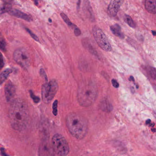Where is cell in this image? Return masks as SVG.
Segmentation results:
<instances>
[{
  "label": "cell",
  "mask_w": 156,
  "mask_h": 156,
  "mask_svg": "<svg viewBox=\"0 0 156 156\" xmlns=\"http://www.w3.org/2000/svg\"><path fill=\"white\" fill-rule=\"evenodd\" d=\"M9 117L11 126L16 130H23L27 126L30 120L28 107L21 100L13 101L9 108Z\"/></svg>",
  "instance_id": "1"
},
{
  "label": "cell",
  "mask_w": 156,
  "mask_h": 156,
  "mask_svg": "<svg viewBox=\"0 0 156 156\" xmlns=\"http://www.w3.org/2000/svg\"><path fill=\"white\" fill-rule=\"evenodd\" d=\"M66 124L74 137L81 140L86 136L88 131V122L85 117L78 114L71 113L67 116Z\"/></svg>",
  "instance_id": "2"
},
{
  "label": "cell",
  "mask_w": 156,
  "mask_h": 156,
  "mask_svg": "<svg viewBox=\"0 0 156 156\" xmlns=\"http://www.w3.org/2000/svg\"><path fill=\"white\" fill-rule=\"evenodd\" d=\"M98 96L97 87L91 80L81 83L77 90V100L81 106L87 107L93 104Z\"/></svg>",
  "instance_id": "3"
},
{
  "label": "cell",
  "mask_w": 156,
  "mask_h": 156,
  "mask_svg": "<svg viewBox=\"0 0 156 156\" xmlns=\"http://www.w3.org/2000/svg\"><path fill=\"white\" fill-rule=\"evenodd\" d=\"M52 147L57 155L64 156L68 155L70 151L69 145L63 136L56 134L52 139Z\"/></svg>",
  "instance_id": "4"
},
{
  "label": "cell",
  "mask_w": 156,
  "mask_h": 156,
  "mask_svg": "<svg viewBox=\"0 0 156 156\" xmlns=\"http://www.w3.org/2000/svg\"><path fill=\"white\" fill-rule=\"evenodd\" d=\"M58 89V83L56 80L45 83L42 87V98L43 102L49 104L53 99Z\"/></svg>",
  "instance_id": "5"
},
{
  "label": "cell",
  "mask_w": 156,
  "mask_h": 156,
  "mask_svg": "<svg viewBox=\"0 0 156 156\" xmlns=\"http://www.w3.org/2000/svg\"><path fill=\"white\" fill-rule=\"evenodd\" d=\"M93 34L96 42L102 50L107 52L111 51V45L104 32L100 28L97 26L93 27Z\"/></svg>",
  "instance_id": "6"
},
{
  "label": "cell",
  "mask_w": 156,
  "mask_h": 156,
  "mask_svg": "<svg viewBox=\"0 0 156 156\" xmlns=\"http://www.w3.org/2000/svg\"><path fill=\"white\" fill-rule=\"evenodd\" d=\"M13 59L18 65L23 68H28L31 62L30 54L28 51L24 49L16 50L13 53Z\"/></svg>",
  "instance_id": "7"
},
{
  "label": "cell",
  "mask_w": 156,
  "mask_h": 156,
  "mask_svg": "<svg viewBox=\"0 0 156 156\" xmlns=\"http://www.w3.org/2000/svg\"><path fill=\"white\" fill-rule=\"evenodd\" d=\"M123 0H111L108 8V13L111 17L116 16Z\"/></svg>",
  "instance_id": "8"
},
{
  "label": "cell",
  "mask_w": 156,
  "mask_h": 156,
  "mask_svg": "<svg viewBox=\"0 0 156 156\" xmlns=\"http://www.w3.org/2000/svg\"><path fill=\"white\" fill-rule=\"evenodd\" d=\"M8 13L11 16H14L17 18H21L26 21L30 22L33 20V18L31 15H28L27 14L22 12L21 11L17 9L11 8Z\"/></svg>",
  "instance_id": "9"
},
{
  "label": "cell",
  "mask_w": 156,
  "mask_h": 156,
  "mask_svg": "<svg viewBox=\"0 0 156 156\" xmlns=\"http://www.w3.org/2000/svg\"><path fill=\"white\" fill-rule=\"evenodd\" d=\"M15 93V88L11 82L7 84L5 88V94L7 101H10L14 96Z\"/></svg>",
  "instance_id": "10"
},
{
  "label": "cell",
  "mask_w": 156,
  "mask_h": 156,
  "mask_svg": "<svg viewBox=\"0 0 156 156\" xmlns=\"http://www.w3.org/2000/svg\"><path fill=\"white\" fill-rule=\"evenodd\" d=\"M156 0H146L145 8L151 14H156Z\"/></svg>",
  "instance_id": "11"
},
{
  "label": "cell",
  "mask_w": 156,
  "mask_h": 156,
  "mask_svg": "<svg viewBox=\"0 0 156 156\" xmlns=\"http://www.w3.org/2000/svg\"><path fill=\"white\" fill-rule=\"evenodd\" d=\"M110 29L114 35L120 38V39H123L124 38V35L122 32L120 26L119 24H115L112 25L110 27Z\"/></svg>",
  "instance_id": "12"
},
{
  "label": "cell",
  "mask_w": 156,
  "mask_h": 156,
  "mask_svg": "<svg viewBox=\"0 0 156 156\" xmlns=\"http://www.w3.org/2000/svg\"><path fill=\"white\" fill-rule=\"evenodd\" d=\"M12 72L10 69H6L3 72L0 74V85H1L6 81V79Z\"/></svg>",
  "instance_id": "13"
},
{
  "label": "cell",
  "mask_w": 156,
  "mask_h": 156,
  "mask_svg": "<svg viewBox=\"0 0 156 156\" xmlns=\"http://www.w3.org/2000/svg\"><path fill=\"white\" fill-rule=\"evenodd\" d=\"M11 9V5L10 3H5L3 5L0 7V14L9 12Z\"/></svg>",
  "instance_id": "14"
},
{
  "label": "cell",
  "mask_w": 156,
  "mask_h": 156,
  "mask_svg": "<svg viewBox=\"0 0 156 156\" xmlns=\"http://www.w3.org/2000/svg\"><path fill=\"white\" fill-rule=\"evenodd\" d=\"M124 21L126 22V23L130 27L132 28H136V24L134 23V22L132 18L129 15H124Z\"/></svg>",
  "instance_id": "15"
},
{
  "label": "cell",
  "mask_w": 156,
  "mask_h": 156,
  "mask_svg": "<svg viewBox=\"0 0 156 156\" xmlns=\"http://www.w3.org/2000/svg\"><path fill=\"white\" fill-rule=\"evenodd\" d=\"M101 106L102 109L104 111H110L112 110V106L111 104H110V103L108 102L107 101L105 100L102 101Z\"/></svg>",
  "instance_id": "16"
},
{
  "label": "cell",
  "mask_w": 156,
  "mask_h": 156,
  "mask_svg": "<svg viewBox=\"0 0 156 156\" xmlns=\"http://www.w3.org/2000/svg\"><path fill=\"white\" fill-rule=\"evenodd\" d=\"M60 15H61V17H62L63 20L67 24V25L69 26V27H73V28L76 27V26L73 25V24H72L70 20H69V18H68V17H67V15H66V14H65L64 13H61Z\"/></svg>",
  "instance_id": "17"
},
{
  "label": "cell",
  "mask_w": 156,
  "mask_h": 156,
  "mask_svg": "<svg viewBox=\"0 0 156 156\" xmlns=\"http://www.w3.org/2000/svg\"><path fill=\"white\" fill-rule=\"evenodd\" d=\"M0 49L2 51H5L6 50V43L3 37L0 34Z\"/></svg>",
  "instance_id": "18"
},
{
  "label": "cell",
  "mask_w": 156,
  "mask_h": 156,
  "mask_svg": "<svg viewBox=\"0 0 156 156\" xmlns=\"http://www.w3.org/2000/svg\"><path fill=\"white\" fill-rule=\"evenodd\" d=\"M57 107H58V101L56 100L54 101L53 104V113L55 116L57 114V112H58Z\"/></svg>",
  "instance_id": "19"
},
{
  "label": "cell",
  "mask_w": 156,
  "mask_h": 156,
  "mask_svg": "<svg viewBox=\"0 0 156 156\" xmlns=\"http://www.w3.org/2000/svg\"><path fill=\"white\" fill-rule=\"evenodd\" d=\"M30 93L31 97L32 98V100H33L34 103H38L39 102H40V98L36 96H35L32 91H30Z\"/></svg>",
  "instance_id": "20"
},
{
  "label": "cell",
  "mask_w": 156,
  "mask_h": 156,
  "mask_svg": "<svg viewBox=\"0 0 156 156\" xmlns=\"http://www.w3.org/2000/svg\"><path fill=\"white\" fill-rule=\"evenodd\" d=\"M25 29H26V31L29 33V34L32 37V38L33 39H34V40H35V41H39V38H38V37L37 36L35 35L34 33H33V32H32V31L28 28H26Z\"/></svg>",
  "instance_id": "21"
},
{
  "label": "cell",
  "mask_w": 156,
  "mask_h": 156,
  "mask_svg": "<svg viewBox=\"0 0 156 156\" xmlns=\"http://www.w3.org/2000/svg\"><path fill=\"white\" fill-rule=\"evenodd\" d=\"M4 60L1 52H0V69L1 70L4 66Z\"/></svg>",
  "instance_id": "22"
},
{
  "label": "cell",
  "mask_w": 156,
  "mask_h": 156,
  "mask_svg": "<svg viewBox=\"0 0 156 156\" xmlns=\"http://www.w3.org/2000/svg\"><path fill=\"white\" fill-rule=\"evenodd\" d=\"M40 73L41 76H42V77L44 78V79H45L46 81H47V77L46 75L45 74V71H44L43 69H40Z\"/></svg>",
  "instance_id": "23"
},
{
  "label": "cell",
  "mask_w": 156,
  "mask_h": 156,
  "mask_svg": "<svg viewBox=\"0 0 156 156\" xmlns=\"http://www.w3.org/2000/svg\"><path fill=\"white\" fill-rule=\"evenodd\" d=\"M74 33L76 36H79V35H80L81 34V31L77 27L75 28V30L74 31Z\"/></svg>",
  "instance_id": "24"
},
{
  "label": "cell",
  "mask_w": 156,
  "mask_h": 156,
  "mask_svg": "<svg viewBox=\"0 0 156 156\" xmlns=\"http://www.w3.org/2000/svg\"><path fill=\"white\" fill-rule=\"evenodd\" d=\"M150 72L151 73L152 77L154 78V79H155V77H156V71H155V68H151Z\"/></svg>",
  "instance_id": "25"
},
{
  "label": "cell",
  "mask_w": 156,
  "mask_h": 156,
  "mask_svg": "<svg viewBox=\"0 0 156 156\" xmlns=\"http://www.w3.org/2000/svg\"><path fill=\"white\" fill-rule=\"evenodd\" d=\"M112 84L113 86L116 88H118L119 87V83H118V81H117L115 79H112Z\"/></svg>",
  "instance_id": "26"
},
{
  "label": "cell",
  "mask_w": 156,
  "mask_h": 156,
  "mask_svg": "<svg viewBox=\"0 0 156 156\" xmlns=\"http://www.w3.org/2000/svg\"><path fill=\"white\" fill-rule=\"evenodd\" d=\"M1 155L3 156H7V154H6V153L5 152V149L4 148H1Z\"/></svg>",
  "instance_id": "27"
},
{
  "label": "cell",
  "mask_w": 156,
  "mask_h": 156,
  "mask_svg": "<svg viewBox=\"0 0 156 156\" xmlns=\"http://www.w3.org/2000/svg\"><path fill=\"white\" fill-rule=\"evenodd\" d=\"M130 81H135V80H134V77H133V76H130Z\"/></svg>",
  "instance_id": "28"
},
{
  "label": "cell",
  "mask_w": 156,
  "mask_h": 156,
  "mask_svg": "<svg viewBox=\"0 0 156 156\" xmlns=\"http://www.w3.org/2000/svg\"><path fill=\"white\" fill-rule=\"evenodd\" d=\"M151 120H150V119H148V120H147V121H146V124H150L151 123Z\"/></svg>",
  "instance_id": "29"
},
{
  "label": "cell",
  "mask_w": 156,
  "mask_h": 156,
  "mask_svg": "<svg viewBox=\"0 0 156 156\" xmlns=\"http://www.w3.org/2000/svg\"><path fill=\"white\" fill-rule=\"evenodd\" d=\"M3 1H5V3H10V2L11 1V0H3Z\"/></svg>",
  "instance_id": "30"
},
{
  "label": "cell",
  "mask_w": 156,
  "mask_h": 156,
  "mask_svg": "<svg viewBox=\"0 0 156 156\" xmlns=\"http://www.w3.org/2000/svg\"><path fill=\"white\" fill-rule=\"evenodd\" d=\"M33 1H34V3L36 5H37L38 4V1H39V0H33Z\"/></svg>",
  "instance_id": "31"
},
{
  "label": "cell",
  "mask_w": 156,
  "mask_h": 156,
  "mask_svg": "<svg viewBox=\"0 0 156 156\" xmlns=\"http://www.w3.org/2000/svg\"><path fill=\"white\" fill-rule=\"evenodd\" d=\"M81 1L80 0H79L78 1V3H77V8H79V7H80V5Z\"/></svg>",
  "instance_id": "32"
},
{
  "label": "cell",
  "mask_w": 156,
  "mask_h": 156,
  "mask_svg": "<svg viewBox=\"0 0 156 156\" xmlns=\"http://www.w3.org/2000/svg\"><path fill=\"white\" fill-rule=\"evenodd\" d=\"M152 32L153 33V35L155 36V34H156V32H155V31H152Z\"/></svg>",
  "instance_id": "33"
},
{
  "label": "cell",
  "mask_w": 156,
  "mask_h": 156,
  "mask_svg": "<svg viewBox=\"0 0 156 156\" xmlns=\"http://www.w3.org/2000/svg\"><path fill=\"white\" fill-rule=\"evenodd\" d=\"M49 21L50 22V23H51V22H52V20H51L50 18L49 20Z\"/></svg>",
  "instance_id": "34"
},
{
  "label": "cell",
  "mask_w": 156,
  "mask_h": 156,
  "mask_svg": "<svg viewBox=\"0 0 156 156\" xmlns=\"http://www.w3.org/2000/svg\"><path fill=\"white\" fill-rule=\"evenodd\" d=\"M152 131H153V132H155V129H154V130H153L152 129Z\"/></svg>",
  "instance_id": "35"
}]
</instances>
